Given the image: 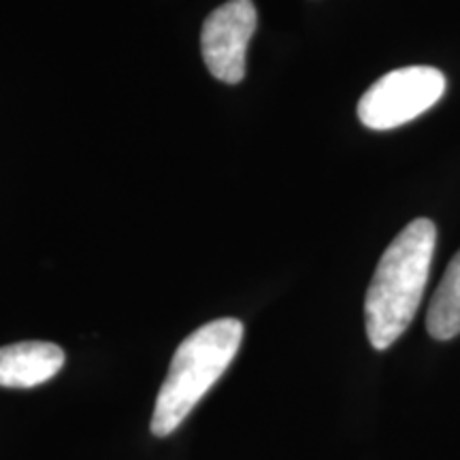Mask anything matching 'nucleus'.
<instances>
[{
    "label": "nucleus",
    "mask_w": 460,
    "mask_h": 460,
    "mask_svg": "<svg viewBox=\"0 0 460 460\" xmlns=\"http://www.w3.org/2000/svg\"><path fill=\"white\" fill-rule=\"evenodd\" d=\"M437 245V226L418 217L386 247L365 298L367 337L386 349L416 318Z\"/></svg>",
    "instance_id": "f257e3e1"
},
{
    "label": "nucleus",
    "mask_w": 460,
    "mask_h": 460,
    "mask_svg": "<svg viewBox=\"0 0 460 460\" xmlns=\"http://www.w3.org/2000/svg\"><path fill=\"white\" fill-rule=\"evenodd\" d=\"M256 24L258 13L252 0H228L211 11L200 32V51L216 79L239 84L245 77L247 48Z\"/></svg>",
    "instance_id": "20e7f679"
},
{
    "label": "nucleus",
    "mask_w": 460,
    "mask_h": 460,
    "mask_svg": "<svg viewBox=\"0 0 460 460\" xmlns=\"http://www.w3.org/2000/svg\"><path fill=\"white\" fill-rule=\"evenodd\" d=\"M241 341L243 324L234 318L207 322L183 339L160 386L152 416L154 435L166 437L181 427L234 360Z\"/></svg>",
    "instance_id": "f03ea898"
},
{
    "label": "nucleus",
    "mask_w": 460,
    "mask_h": 460,
    "mask_svg": "<svg viewBox=\"0 0 460 460\" xmlns=\"http://www.w3.org/2000/svg\"><path fill=\"white\" fill-rule=\"evenodd\" d=\"M427 329L437 341H447L460 335V250L447 264L444 279L430 301Z\"/></svg>",
    "instance_id": "423d86ee"
},
{
    "label": "nucleus",
    "mask_w": 460,
    "mask_h": 460,
    "mask_svg": "<svg viewBox=\"0 0 460 460\" xmlns=\"http://www.w3.org/2000/svg\"><path fill=\"white\" fill-rule=\"evenodd\" d=\"M446 75L435 66L396 68L379 77L358 102L360 122L371 130H393L441 101Z\"/></svg>",
    "instance_id": "7ed1b4c3"
},
{
    "label": "nucleus",
    "mask_w": 460,
    "mask_h": 460,
    "mask_svg": "<svg viewBox=\"0 0 460 460\" xmlns=\"http://www.w3.org/2000/svg\"><path fill=\"white\" fill-rule=\"evenodd\" d=\"M65 349L49 341H22L0 348V386L34 388L65 367Z\"/></svg>",
    "instance_id": "39448f33"
}]
</instances>
